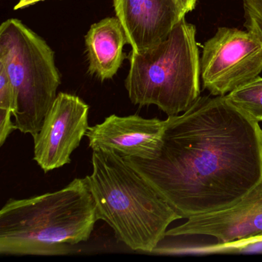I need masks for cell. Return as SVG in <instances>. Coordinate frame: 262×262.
<instances>
[{
  "mask_svg": "<svg viewBox=\"0 0 262 262\" xmlns=\"http://www.w3.org/2000/svg\"><path fill=\"white\" fill-rule=\"evenodd\" d=\"M242 4L245 19L244 26L262 42V0H242Z\"/></svg>",
  "mask_w": 262,
  "mask_h": 262,
  "instance_id": "4fadbf2b",
  "label": "cell"
},
{
  "mask_svg": "<svg viewBox=\"0 0 262 262\" xmlns=\"http://www.w3.org/2000/svg\"><path fill=\"white\" fill-rule=\"evenodd\" d=\"M200 71L204 89L225 96L260 74L262 42L248 30L219 27L204 45Z\"/></svg>",
  "mask_w": 262,
  "mask_h": 262,
  "instance_id": "8992f818",
  "label": "cell"
},
{
  "mask_svg": "<svg viewBox=\"0 0 262 262\" xmlns=\"http://www.w3.org/2000/svg\"><path fill=\"white\" fill-rule=\"evenodd\" d=\"M129 59L125 86L135 105H155L168 116H176L200 96L196 27L185 17L166 39L142 53L132 51Z\"/></svg>",
  "mask_w": 262,
  "mask_h": 262,
  "instance_id": "277c9868",
  "label": "cell"
},
{
  "mask_svg": "<svg viewBox=\"0 0 262 262\" xmlns=\"http://www.w3.org/2000/svg\"><path fill=\"white\" fill-rule=\"evenodd\" d=\"M98 219L85 179L26 199H11L0 211V254L66 255L87 242Z\"/></svg>",
  "mask_w": 262,
  "mask_h": 262,
  "instance_id": "7a4b0ae2",
  "label": "cell"
},
{
  "mask_svg": "<svg viewBox=\"0 0 262 262\" xmlns=\"http://www.w3.org/2000/svg\"><path fill=\"white\" fill-rule=\"evenodd\" d=\"M234 108L255 122H262V77L257 76L225 95Z\"/></svg>",
  "mask_w": 262,
  "mask_h": 262,
  "instance_id": "7c38bea8",
  "label": "cell"
},
{
  "mask_svg": "<svg viewBox=\"0 0 262 262\" xmlns=\"http://www.w3.org/2000/svg\"><path fill=\"white\" fill-rule=\"evenodd\" d=\"M16 96L14 87L5 67L0 64V110H16Z\"/></svg>",
  "mask_w": 262,
  "mask_h": 262,
  "instance_id": "5bb4252c",
  "label": "cell"
},
{
  "mask_svg": "<svg viewBox=\"0 0 262 262\" xmlns=\"http://www.w3.org/2000/svg\"><path fill=\"white\" fill-rule=\"evenodd\" d=\"M126 35L117 17L105 18L90 27L85 36L89 72L101 81L117 73L125 59Z\"/></svg>",
  "mask_w": 262,
  "mask_h": 262,
  "instance_id": "8fae6325",
  "label": "cell"
},
{
  "mask_svg": "<svg viewBox=\"0 0 262 262\" xmlns=\"http://www.w3.org/2000/svg\"><path fill=\"white\" fill-rule=\"evenodd\" d=\"M12 116L11 110H0V146H3L10 135L17 129L15 122L12 121Z\"/></svg>",
  "mask_w": 262,
  "mask_h": 262,
  "instance_id": "9a60e30c",
  "label": "cell"
},
{
  "mask_svg": "<svg viewBox=\"0 0 262 262\" xmlns=\"http://www.w3.org/2000/svg\"><path fill=\"white\" fill-rule=\"evenodd\" d=\"M90 107L79 96L57 95L43 125L34 139V159L44 172L71 162L89 128Z\"/></svg>",
  "mask_w": 262,
  "mask_h": 262,
  "instance_id": "ba28073f",
  "label": "cell"
},
{
  "mask_svg": "<svg viewBox=\"0 0 262 262\" xmlns=\"http://www.w3.org/2000/svg\"><path fill=\"white\" fill-rule=\"evenodd\" d=\"M185 14L192 11L195 7L198 0H177Z\"/></svg>",
  "mask_w": 262,
  "mask_h": 262,
  "instance_id": "2e32d148",
  "label": "cell"
},
{
  "mask_svg": "<svg viewBox=\"0 0 262 262\" xmlns=\"http://www.w3.org/2000/svg\"><path fill=\"white\" fill-rule=\"evenodd\" d=\"M93 172L85 178L98 220L133 251L153 252L167 228L180 216L123 158L113 150H93Z\"/></svg>",
  "mask_w": 262,
  "mask_h": 262,
  "instance_id": "3957f363",
  "label": "cell"
},
{
  "mask_svg": "<svg viewBox=\"0 0 262 262\" xmlns=\"http://www.w3.org/2000/svg\"><path fill=\"white\" fill-rule=\"evenodd\" d=\"M41 1H44V0H19V3L14 7V10H17L27 8V7L37 4V3L41 2Z\"/></svg>",
  "mask_w": 262,
  "mask_h": 262,
  "instance_id": "e0dca14e",
  "label": "cell"
},
{
  "mask_svg": "<svg viewBox=\"0 0 262 262\" xmlns=\"http://www.w3.org/2000/svg\"><path fill=\"white\" fill-rule=\"evenodd\" d=\"M166 120L144 119L137 115H112L90 127L86 136L93 150H113L122 158L156 159L162 144Z\"/></svg>",
  "mask_w": 262,
  "mask_h": 262,
  "instance_id": "9c48e42d",
  "label": "cell"
},
{
  "mask_svg": "<svg viewBox=\"0 0 262 262\" xmlns=\"http://www.w3.org/2000/svg\"><path fill=\"white\" fill-rule=\"evenodd\" d=\"M215 237L223 249H239L262 242V182L229 208L188 219L166 236Z\"/></svg>",
  "mask_w": 262,
  "mask_h": 262,
  "instance_id": "52a82bcc",
  "label": "cell"
},
{
  "mask_svg": "<svg viewBox=\"0 0 262 262\" xmlns=\"http://www.w3.org/2000/svg\"><path fill=\"white\" fill-rule=\"evenodd\" d=\"M0 64L7 70L16 92V128L35 138L61 83L54 52L20 20L7 19L0 26Z\"/></svg>",
  "mask_w": 262,
  "mask_h": 262,
  "instance_id": "5b68a950",
  "label": "cell"
},
{
  "mask_svg": "<svg viewBox=\"0 0 262 262\" xmlns=\"http://www.w3.org/2000/svg\"><path fill=\"white\" fill-rule=\"evenodd\" d=\"M128 43L135 53H142L168 37L185 17L177 0H113Z\"/></svg>",
  "mask_w": 262,
  "mask_h": 262,
  "instance_id": "30bf717a",
  "label": "cell"
},
{
  "mask_svg": "<svg viewBox=\"0 0 262 262\" xmlns=\"http://www.w3.org/2000/svg\"><path fill=\"white\" fill-rule=\"evenodd\" d=\"M180 216L233 206L262 182V128L224 96L168 116L157 157L123 158Z\"/></svg>",
  "mask_w": 262,
  "mask_h": 262,
  "instance_id": "6da1fadb",
  "label": "cell"
}]
</instances>
